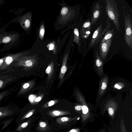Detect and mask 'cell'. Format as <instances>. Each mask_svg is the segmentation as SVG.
<instances>
[{
    "instance_id": "f1b7e54d",
    "label": "cell",
    "mask_w": 132,
    "mask_h": 132,
    "mask_svg": "<svg viewBox=\"0 0 132 132\" xmlns=\"http://www.w3.org/2000/svg\"><path fill=\"white\" fill-rule=\"evenodd\" d=\"M53 114L56 116L59 115L60 114V112L58 111H54L53 112Z\"/></svg>"
},
{
    "instance_id": "7c38bea8",
    "label": "cell",
    "mask_w": 132,
    "mask_h": 132,
    "mask_svg": "<svg viewBox=\"0 0 132 132\" xmlns=\"http://www.w3.org/2000/svg\"><path fill=\"white\" fill-rule=\"evenodd\" d=\"M12 78L9 76H4V78L0 79V89L3 88L6 84L12 80Z\"/></svg>"
},
{
    "instance_id": "9c48e42d",
    "label": "cell",
    "mask_w": 132,
    "mask_h": 132,
    "mask_svg": "<svg viewBox=\"0 0 132 132\" xmlns=\"http://www.w3.org/2000/svg\"><path fill=\"white\" fill-rule=\"evenodd\" d=\"M95 66L98 73L101 75L103 73L104 62L99 56L98 50L96 53V58L95 61Z\"/></svg>"
},
{
    "instance_id": "7402d4cb",
    "label": "cell",
    "mask_w": 132,
    "mask_h": 132,
    "mask_svg": "<svg viewBox=\"0 0 132 132\" xmlns=\"http://www.w3.org/2000/svg\"><path fill=\"white\" fill-rule=\"evenodd\" d=\"M5 58L6 56H5V57L0 59V68L3 65L5 61Z\"/></svg>"
},
{
    "instance_id": "d6986e66",
    "label": "cell",
    "mask_w": 132,
    "mask_h": 132,
    "mask_svg": "<svg viewBox=\"0 0 132 132\" xmlns=\"http://www.w3.org/2000/svg\"><path fill=\"white\" fill-rule=\"evenodd\" d=\"M41 27L40 31V34L41 36L43 37L44 35V34L45 30L44 28V26L43 25H42Z\"/></svg>"
},
{
    "instance_id": "7a4b0ae2",
    "label": "cell",
    "mask_w": 132,
    "mask_h": 132,
    "mask_svg": "<svg viewBox=\"0 0 132 132\" xmlns=\"http://www.w3.org/2000/svg\"><path fill=\"white\" fill-rule=\"evenodd\" d=\"M125 30L124 40L127 45L132 50V21L130 16L127 14L124 16Z\"/></svg>"
},
{
    "instance_id": "603a6c76",
    "label": "cell",
    "mask_w": 132,
    "mask_h": 132,
    "mask_svg": "<svg viewBox=\"0 0 132 132\" xmlns=\"http://www.w3.org/2000/svg\"><path fill=\"white\" fill-rule=\"evenodd\" d=\"M108 112L109 114L111 115H112L114 114V111L112 108L110 107L108 109Z\"/></svg>"
},
{
    "instance_id": "ac0fdd59",
    "label": "cell",
    "mask_w": 132,
    "mask_h": 132,
    "mask_svg": "<svg viewBox=\"0 0 132 132\" xmlns=\"http://www.w3.org/2000/svg\"><path fill=\"white\" fill-rule=\"evenodd\" d=\"M82 110L84 114H86L89 111L88 108L85 105L82 106Z\"/></svg>"
},
{
    "instance_id": "44dd1931",
    "label": "cell",
    "mask_w": 132,
    "mask_h": 132,
    "mask_svg": "<svg viewBox=\"0 0 132 132\" xmlns=\"http://www.w3.org/2000/svg\"><path fill=\"white\" fill-rule=\"evenodd\" d=\"M24 24L26 28H28L30 27V22L29 20H26Z\"/></svg>"
},
{
    "instance_id": "d6a6232c",
    "label": "cell",
    "mask_w": 132,
    "mask_h": 132,
    "mask_svg": "<svg viewBox=\"0 0 132 132\" xmlns=\"http://www.w3.org/2000/svg\"><path fill=\"white\" fill-rule=\"evenodd\" d=\"M41 100V97H38L35 100V101L36 102H38L40 101Z\"/></svg>"
},
{
    "instance_id": "83f0119b",
    "label": "cell",
    "mask_w": 132,
    "mask_h": 132,
    "mask_svg": "<svg viewBox=\"0 0 132 132\" xmlns=\"http://www.w3.org/2000/svg\"><path fill=\"white\" fill-rule=\"evenodd\" d=\"M68 118L66 117H64L62 118L61 119V120L63 122L67 121L68 120Z\"/></svg>"
},
{
    "instance_id": "2e32d148",
    "label": "cell",
    "mask_w": 132,
    "mask_h": 132,
    "mask_svg": "<svg viewBox=\"0 0 132 132\" xmlns=\"http://www.w3.org/2000/svg\"><path fill=\"white\" fill-rule=\"evenodd\" d=\"M9 91L8 90L4 91L0 93V101L8 94Z\"/></svg>"
},
{
    "instance_id": "3957f363",
    "label": "cell",
    "mask_w": 132,
    "mask_h": 132,
    "mask_svg": "<svg viewBox=\"0 0 132 132\" xmlns=\"http://www.w3.org/2000/svg\"><path fill=\"white\" fill-rule=\"evenodd\" d=\"M19 111L16 108L9 106L0 107V121L15 117L18 115Z\"/></svg>"
},
{
    "instance_id": "277c9868",
    "label": "cell",
    "mask_w": 132,
    "mask_h": 132,
    "mask_svg": "<svg viewBox=\"0 0 132 132\" xmlns=\"http://www.w3.org/2000/svg\"><path fill=\"white\" fill-rule=\"evenodd\" d=\"M111 26V23L108 24L106 28L103 30L102 24L100 25L93 33L90 46L92 47L94 45L97 44L102 38L103 36Z\"/></svg>"
},
{
    "instance_id": "52a82bcc",
    "label": "cell",
    "mask_w": 132,
    "mask_h": 132,
    "mask_svg": "<svg viewBox=\"0 0 132 132\" xmlns=\"http://www.w3.org/2000/svg\"><path fill=\"white\" fill-rule=\"evenodd\" d=\"M91 24L89 20L83 24L80 31L81 37L83 39L88 38L91 33Z\"/></svg>"
},
{
    "instance_id": "30bf717a",
    "label": "cell",
    "mask_w": 132,
    "mask_h": 132,
    "mask_svg": "<svg viewBox=\"0 0 132 132\" xmlns=\"http://www.w3.org/2000/svg\"><path fill=\"white\" fill-rule=\"evenodd\" d=\"M108 78L105 76L102 79L100 83L99 92V96L101 97L104 94L107 87Z\"/></svg>"
},
{
    "instance_id": "4316f807",
    "label": "cell",
    "mask_w": 132,
    "mask_h": 132,
    "mask_svg": "<svg viewBox=\"0 0 132 132\" xmlns=\"http://www.w3.org/2000/svg\"><path fill=\"white\" fill-rule=\"evenodd\" d=\"M40 126L42 128L45 127L46 126V124L44 122H41L40 124Z\"/></svg>"
},
{
    "instance_id": "e575fe53",
    "label": "cell",
    "mask_w": 132,
    "mask_h": 132,
    "mask_svg": "<svg viewBox=\"0 0 132 132\" xmlns=\"http://www.w3.org/2000/svg\"><path fill=\"white\" fill-rule=\"evenodd\" d=\"M70 132H76V131L74 129H73L71 130Z\"/></svg>"
},
{
    "instance_id": "ffe728a7",
    "label": "cell",
    "mask_w": 132,
    "mask_h": 132,
    "mask_svg": "<svg viewBox=\"0 0 132 132\" xmlns=\"http://www.w3.org/2000/svg\"><path fill=\"white\" fill-rule=\"evenodd\" d=\"M68 10L67 8L66 7H64L63 8L61 11V13L62 15H66L68 12Z\"/></svg>"
},
{
    "instance_id": "f546056e",
    "label": "cell",
    "mask_w": 132,
    "mask_h": 132,
    "mask_svg": "<svg viewBox=\"0 0 132 132\" xmlns=\"http://www.w3.org/2000/svg\"><path fill=\"white\" fill-rule=\"evenodd\" d=\"M33 113L32 112H30L26 116V117H25L24 119L25 118H28L31 115H32L33 114Z\"/></svg>"
},
{
    "instance_id": "1f68e13d",
    "label": "cell",
    "mask_w": 132,
    "mask_h": 132,
    "mask_svg": "<svg viewBox=\"0 0 132 132\" xmlns=\"http://www.w3.org/2000/svg\"><path fill=\"white\" fill-rule=\"evenodd\" d=\"M54 104V102L53 101H50L49 103V106H51L53 105Z\"/></svg>"
},
{
    "instance_id": "484cf974",
    "label": "cell",
    "mask_w": 132,
    "mask_h": 132,
    "mask_svg": "<svg viewBox=\"0 0 132 132\" xmlns=\"http://www.w3.org/2000/svg\"><path fill=\"white\" fill-rule=\"evenodd\" d=\"M51 71V67L50 66H49L46 69V72L48 74H49Z\"/></svg>"
},
{
    "instance_id": "e0dca14e",
    "label": "cell",
    "mask_w": 132,
    "mask_h": 132,
    "mask_svg": "<svg viewBox=\"0 0 132 132\" xmlns=\"http://www.w3.org/2000/svg\"><path fill=\"white\" fill-rule=\"evenodd\" d=\"M11 40V38L9 36L5 37L3 39L2 42L4 43H7L9 42Z\"/></svg>"
},
{
    "instance_id": "8992f818",
    "label": "cell",
    "mask_w": 132,
    "mask_h": 132,
    "mask_svg": "<svg viewBox=\"0 0 132 132\" xmlns=\"http://www.w3.org/2000/svg\"><path fill=\"white\" fill-rule=\"evenodd\" d=\"M112 40V39L108 40L100 44L99 57L100 58L104 59L106 58L111 45Z\"/></svg>"
},
{
    "instance_id": "d590c367",
    "label": "cell",
    "mask_w": 132,
    "mask_h": 132,
    "mask_svg": "<svg viewBox=\"0 0 132 132\" xmlns=\"http://www.w3.org/2000/svg\"><path fill=\"white\" fill-rule=\"evenodd\" d=\"M6 132H12V131H6Z\"/></svg>"
},
{
    "instance_id": "d4e9b609",
    "label": "cell",
    "mask_w": 132,
    "mask_h": 132,
    "mask_svg": "<svg viewBox=\"0 0 132 132\" xmlns=\"http://www.w3.org/2000/svg\"><path fill=\"white\" fill-rule=\"evenodd\" d=\"M82 106L79 105L75 107V109L77 111H80L82 110Z\"/></svg>"
},
{
    "instance_id": "836d02e7",
    "label": "cell",
    "mask_w": 132,
    "mask_h": 132,
    "mask_svg": "<svg viewBox=\"0 0 132 132\" xmlns=\"http://www.w3.org/2000/svg\"><path fill=\"white\" fill-rule=\"evenodd\" d=\"M29 99L31 101H33L34 99V97L33 96L31 95L29 97Z\"/></svg>"
},
{
    "instance_id": "ba28073f",
    "label": "cell",
    "mask_w": 132,
    "mask_h": 132,
    "mask_svg": "<svg viewBox=\"0 0 132 132\" xmlns=\"http://www.w3.org/2000/svg\"><path fill=\"white\" fill-rule=\"evenodd\" d=\"M101 11L99 4L97 3L93 10V14L91 19V25L93 26L96 22L98 19L101 15Z\"/></svg>"
},
{
    "instance_id": "5b68a950",
    "label": "cell",
    "mask_w": 132,
    "mask_h": 132,
    "mask_svg": "<svg viewBox=\"0 0 132 132\" xmlns=\"http://www.w3.org/2000/svg\"><path fill=\"white\" fill-rule=\"evenodd\" d=\"M23 53H20L15 54H10L6 56L3 65L0 68V70H6L17 59L23 56Z\"/></svg>"
},
{
    "instance_id": "cb8c5ba5",
    "label": "cell",
    "mask_w": 132,
    "mask_h": 132,
    "mask_svg": "<svg viewBox=\"0 0 132 132\" xmlns=\"http://www.w3.org/2000/svg\"><path fill=\"white\" fill-rule=\"evenodd\" d=\"M67 68L65 66H63L61 69V72L62 73H65L67 71Z\"/></svg>"
},
{
    "instance_id": "5bb4252c",
    "label": "cell",
    "mask_w": 132,
    "mask_h": 132,
    "mask_svg": "<svg viewBox=\"0 0 132 132\" xmlns=\"http://www.w3.org/2000/svg\"><path fill=\"white\" fill-rule=\"evenodd\" d=\"M74 41L79 46H80V38L79 31L77 28H75L74 31Z\"/></svg>"
},
{
    "instance_id": "9a60e30c",
    "label": "cell",
    "mask_w": 132,
    "mask_h": 132,
    "mask_svg": "<svg viewBox=\"0 0 132 132\" xmlns=\"http://www.w3.org/2000/svg\"><path fill=\"white\" fill-rule=\"evenodd\" d=\"M125 86L124 84L122 83L118 82L115 84L114 87L115 89L120 90L122 89Z\"/></svg>"
},
{
    "instance_id": "8fae6325",
    "label": "cell",
    "mask_w": 132,
    "mask_h": 132,
    "mask_svg": "<svg viewBox=\"0 0 132 132\" xmlns=\"http://www.w3.org/2000/svg\"><path fill=\"white\" fill-rule=\"evenodd\" d=\"M114 29L108 30L106 32L103 39L101 41L100 44L103 43L106 40L109 39H113L114 38Z\"/></svg>"
},
{
    "instance_id": "4dcf8cb0",
    "label": "cell",
    "mask_w": 132,
    "mask_h": 132,
    "mask_svg": "<svg viewBox=\"0 0 132 132\" xmlns=\"http://www.w3.org/2000/svg\"><path fill=\"white\" fill-rule=\"evenodd\" d=\"M54 46L53 44H51V45L50 46V47L49 49L50 50H53L54 48Z\"/></svg>"
},
{
    "instance_id": "4fadbf2b",
    "label": "cell",
    "mask_w": 132,
    "mask_h": 132,
    "mask_svg": "<svg viewBox=\"0 0 132 132\" xmlns=\"http://www.w3.org/2000/svg\"><path fill=\"white\" fill-rule=\"evenodd\" d=\"M15 118V117H12L6 119L2 122H0V125H3L2 128L0 130V132H1L6 128H7L14 121Z\"/></svg>"
},
{
    "instance_id": "6da1fadb",
    "label": "cell",
    "mask_w": 132,
    "mask_h": 132,
    "mask_svg": "<svg viewBox=\"0 0 132 132\" xmlns=\"http://www.w3.org/2000/svg\"><path fill=\"white\" fill-rule=\"evenodd\" d=\"M106 9L110 19L114 22L116 29L120 30L119 22V12L117 4L114 0H106Z\"/></svg>"
}]
</instances>
